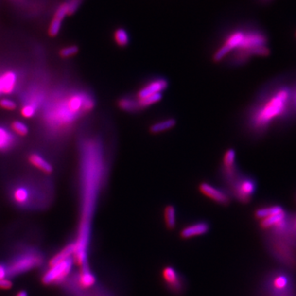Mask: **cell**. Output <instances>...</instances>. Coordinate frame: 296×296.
<instances>
[{
	"mask_svg": "<svg viewBox=\"0 0 296 296\" xmlns=\"http://www.w3.org/2000/svg\"><path fill=\"white\" fill-rule=\"evenodd\" d=\"M295 112L292 87L277 83L265 89L247 113L246 123L250 132L263 134L272 126L287 120Z\"/></svg>",
	"mask_w": 296,
	"mask_h": 296,
	"instance_id": "obj_1",
	"label": "cell"
},
{
	"mask_svg": "<svg viewBox=\"0 0 296 296\" xmlns=\"http://www.w3.org/2000/svg\"><path fill=\"white\" fill-rule=\"evenodd\" d=\"M8 279L25 274L32 270L45 266L46 255L38 244L32 241L19 240L11 245L4 260Z\"/></svg>",
	"mask_w": 296,
	"mask_h": 296,
	"instance_id": "obj_2",
	"label": "cell"
},
{
	"mask_svg": "<svg viewBox=\"0 0 296 296\" xmlns=\"http://www.w3.org/2000/svg\"><path fill=\"white\" fill-rule=\"evenodd\" d=\"M222 179L229 188L231 194L240 203H249L253 195L256 192V180L252 177L243 174L240 170L231 175L225 176V178L222 177Z\"/></svg>",
	"mask_w": 296,
	"mask_h": 296,
	"instance_id": "obj_3",
	"label": "cell"
},
{
	"mask_svg": "<svg viewBox=\"0 0 296 296\" xmlns=\"http://www.w3.org/2000/svg\"><path fill=\"white\" fill-rule=\"evenodd\" d=\"M74 260L72 257L53 267H46L40 276V281L45 286H60L71 274Z\"/></svg>",
	"mask_w": 296,
	"mask_h": 296,
	"instance_id": "obj_4",
	"label": "cell"
},
{
	"mask_svg": "<svg viewBox=\"0 0 296 296\" xmlns=\"http://www.w3.org/2000/svg\"><path fill=\"white\" fill-rule=\"evenodd\" d=\"M168 81L165 78L159 77L153 78L145 83L143 87L139 89L135 96L139 100H141L155 94L162 93L168 87Z\"/></svg>",
	"mask_w": 296,
	"mask_h": 296,
	"instance_id": "obj_5",
	"label": "cell"
},
{
	"mask_svg": "<svg viewBox=\"0 0 296 296\" xmlns=\"http://www.w3.org/2000/svg\"><path fill=\"white\" fill-rule=\"evenodd\" d=\"M199 190L204 196L220 205L226 206L230 203V196L224 190L215 187L212 184L203 182L199 185Z\"/></svg>",
	"mask_w": 296,
	"mask_h": 296,
	"instance_id": "obj_6",
	"label": "cell"
},
{
	"mask_svg": "<svg viewBox=\"0 0 296 296\" xmlns=\"http://www.w3.org/2000/svg\"><path fill=\"white\" fill-rule=\"evenodd\" d=\"M77 249V244L75 240H70L67 244H65L59 250L53 253V255L46 261L45 266L46 267H53L54 265L60 263L65 261L66 259L74 257Z\"/></svg>",
	"mask_w": 296,
	"mask_h": 296,
	"instance_id": "obj_7",
	"label": "cell"
},
{
	"mask_svg": "<svg viewBox=\"0 0 296 296\" xmlns=\"http://www.w3.org/2000/svg\"><path fill=\"white\" fill-rule=\"evenodd\" d=\"M77 115L70 110L66 102H63L60 105L54 108L50 115V121L55 124L64 126L72 123Z\"/></svg>",
	"mask_w": 296,
	"mask_h": 296,
	"instance_id": "obj_8",
	"label": "cell"
},
{
	"mask_svg": "<svg viewBox=\"0 0 296 296\" xmlns=\"http://www.w3.org/2000/svg\"><path fill=\"white\" fill-rule=\"evenodd\" d=\"M163 280L168 286V288L174 293L178 294L184 290L183 279L179 275V272L171 266H167L162 270Z\"/></svg>",
	"mask_w": 296,
	"mask_h": 296,
	"instance_id": "obj_9",
	"label": "cell"
},
{
	"mask_svg": "<svg viewBox=\"0 0 296 296\" xmlns=\"http://www.w3.org/2000/svg\"><path fill=\"white\" fill-rule=\"evenodd\" d=\"M12 200L15 205L18 208L23 209H32L34 208V205L32 203V193L30 192L29 189L24 186H17L14 188L12 191Z\"/></svg>",
	"mask_w": 296,
	"mask_h": 296,
	"instance_id": "obj_10",
	"label": "cell"
},
{
	"mask_svg": "<svg viewBox=\"0 0 296 296\" xmlns=\"http://www.w3.org/2000/svg\"><path fill=\"white\" fill-rule=\"evenodd\" d=\"M210 230V225L206 222H198L184 227L180 231V237L184 240H189L205 235Z\"/></svg>",
	"mask_w": 296,
	"mask_h": 296,
	"instance_id": "obj_11",
	"label": "cell"
},
{
	"mask_svg": "<svg viewBox=\"0 0 296 296\" xmlns=\"http://www.w3.org/2000/svg\"><path fill=\"white\" fill-rule=\"evenodd\" d=\"M286 219V211H283L281 213L261 219L260 220V226L264 229H275L278 230H283L285 228Z\"/></svg>",
	"mask_w": 296,
	"mask_h": 296,
	"instance_id": "obj_12",
	"label": "cell"
},
{
	"mask_svg": "<svg viewBox=\"0 0 296 296\" xmlns=\"http://www.w3.org/2000/svg\"><path fill=\"white\" fill-rule=\"evenodd\" d=\"M118 106L124 112L130 114L141 112L142 110L135 95H126L120 97L118 101Z\"/></svg>",
	"mask_w": 296,
	"mask_h": 296,
	"instance_id": "obj_13",
	"label": "cell"
},
{
	"mask_svg": "<svg viewBox=\"0 0 296 296\" xmlns=\"http://www.w3.org/2000/svg\"><path fill=\"white\" fill-rule=\"evenodd\" d=\"M17 83V76L12 71L0 75V94H10L14 91Z\"/></svg>",
	"mask_w": 296,
	"mask_h": 296,
	"instance_id": "obj_14",
	"label": "cell"
},
{
	"mask_svg": "<svg viewBox=\"0 0 296 296\" xmlns=\"http://www.w3.org/2000/svg\"><path fill=\"white\" fill-rule=\"evenodd\" d=\"M29 161L32 166H35L36 168L39 169L40 171H42L43 172H45L46 174L52 173L53 171V168L51 166V164L45 160L41 156L36 153H32L29 156Z\"/></svg>",
	"mask_w": 296,
	"mask_h": 296,
	"instance_id": "obj_15",
	"label": "cell"
},
{
	"mask_svg": "<svg viewBox=\"0 0 296 296\" xmlns=\"http://www.w3.org/2000/svg\"><path fill=\"white\" fill-rule=\"evenodd\" d=\"M175 125H176V120L173 118H170L167 120H162V121H159V122L153 123L150 126L149 130L152 134H157L165 132V131L169 130V129L174 128Z\"/></svg>",
	"mask_w": 296,
	"mask_h": 296,
	"instance_id": "obj_16",
	"label": "cell"
},
{
	"mask_svg": "<svg viewBox=\"0 0 296 296\" xmlns=\"http://www.w3.org/2000/svg\"><path fill=\"white\" fill-rule=\"evenodd\" d=\"M164 219L167 229H174L176 226V209L173 205L166 206L164 210Z\"/></svg>",
	"mask_w": 296,
	"mask_h": 296,
	"instance_id": "obj_17",
	"label": "cell"
},
{
	"mask_svg": "<svg viewBox=\"0 0 296 296\" xmlns=\"http://www.w3.org/2000/svg\"><path fill=\"white\" fill-rule=\"evenodd\" d=\"M14 135L8 129L0 126V151H5L14 144Z\"/></svg>",
	"mask_w": 296,
	"mask_h": 296,
	"instance_id": "obj_18",
	"label": "cell"
},
{
	"mask_svg": "<svg viewBox=\"0 0 296 296\" xmlns=\"http://www.w3.org/2000/svg\"><path fill=\"white\" fill-rule=\"evenodd\" d=\"M283 211H285L280 206H271V207H267V208H259L255 211V217L259 220H261V219L266 218L267 216L281 213Z\"/></svg>",
	"mask_w": 296,
	"mask_h": 296,
	"instance_id": "obj_19",
	"label": "cell"
},
{
	"mask_svg": "<svg viewBox=\"0 0 296 296\" xmlns=\"http://www.w3.org/2000/svg\"><path fill=\"white\" fill-rule=\"evenodd\" d=\"M114 37H115V42L117 43L118 46H121V47H125L129 43V35H128V32L123 28H119L116 30Z\"/></svg>",
	"mask_w": 296,
	"mask_h": 296,
	"instance_id": "obj_20",
	"label": "cell"
},
{
	"mask_svg": "<svg viewBox=\"0 0 296 296\" xmlns=\"http://www.w3.org/2000/svg\"><path fill=\"white\" fill-rule=\"evenodd\" d=\"M288 285L289 279L286 276L278 275L272 280V286L276 291H284L287 288Z\"/></svg>",
	"mask_w": 296,
	"mask_h": 296,
	"instance_id": "obj_21",
	"label": "cell"
},
{
	"mask_svg": "<svg viewBox=\"0 0 296 296\" xmlns=\"http://www.w3.org/2000/svg\"><path fill=\"white\" fill-rule=\"evenodd\" d=\"M161 99H162V93L155 94V95H152V96H148L146 98L139 100V104H140L141 109L143 110L147 107L151 106L152 104L160 102Z\"/></svg>",
	"mask_w": 296,
	"mask_h": 296,
	"instance_id": "obj_22",
	"label": "cell"
},
{
	"mask_svg": "<svg viewBox=\"0 0 296 296\" xmlns=\"http://www.w3.org/2000/svg\"><path fill=\"white\" fill-rule=\"evenodd\" d=\"M37 102H29L21 108V114L23 117L32 118L35 115L38 108Z\"/></svg>",
	"mask_w": 296,
	"mask_h": 296,
	"instance_id": "obj_23",
	"label": "cell"
},
{
	"mask_svg": "<svg viewBox=\"0 0 296 296\" xmlns=\"http://www.w3.org/2000/svg\"><path fill=\"white\" fill-rule=\"evenodd\" d=\"M235 150L229 149L225 153L223 158V166L229 167L236 164L235 163Z\"/></svg>",
	"mask_w": 296,
	"mask_h": 296,
	"instance_id": "obj_24",
	"label": "cell"
},
{
	"mask_svg": "<svg viewBox=\"0 0 296 296\" xmlns=\"http://www.w3.org/2000/svg\"><path fill=\"white\" fill-rule=\"evenodd\" d=\"M12 128L14 129V132L18 135L21 136H25L28 134V128L24 123H22L21 121H15L12 124Z\"/></svg>",
	"mask_w": 296,
	"mask_h": 296,
	"instance_id": "obj_25",
	"label": "cell"
},
{
	"mask_svg": "<svg viewBox=\"0 0 296 296\" xmlns=\"http://www.w3.org/2000/svg\"><path fill=\"white\" fill-rule=\"evenodd\" d=\"M62 21L58 20L56 18H53V21L51 22L50 28H49V33L51 36L58 35L60 28H61Z\"/></svg>",
	"mask_w": 296,
	"mask_h": 296,
	"instance_id": "obj_26",
	"label": "cell"
},
{
	"mask_svg": "<svg viewBox=\"0 0 296 296\" xmlns=\"http://www.w3.org/2000/svg\"><path fill=\"white\" fill-rule=\"evenodd\" d=\"M67 14H69V6H68V3H64V4L60 6V7L57 9L54 18L60 20V21H63V19L65 17V16H66Z\"/></svg>",
	"mask_w": 296,
	"mask_h": 296,
	"instance_id": "obj_27",
	"label": "cell"
},
{
	"mask_svg": "<svg viewBox=\"0 0 296 296\" xmlns=\"http://www.w3.org/2000/svg\"><path fill=\"white\" fill-rule=\"evenodd\" d=\"M78 48L77 46H72L65 47L60 51V55L63 58H69V57L72 56L76 53H78Z\"/></svg>",
	"mask_w": 296,
	"mask_h": 296,
	"instance_id": "obj_28",
	"label": "cell"
},
{
	"mask_svg": "<svg viewBox=\"0 0 296 296\" xmlns=\"http://www.w3.org/2000/svg\"><path fill=\"white\" fill-rule=\"evenodd\" d=\"M0 106L7 110H14L16 109L17 104L14 101L4 98L0 101Z\"/></svg>",
	"mask_w": 296,
	"mask_h": 296,
	"instance_id": "obj_29",
	"label": "cell"
},
{
	"mask_svg": "<svg viewBox=\"0 0 296 296\" xmlns=\"http://www.w3.org/2000/svg\"><path fill=\"white\" fill-rule=\"evenodd\" d=\"M13 281L10 279H1L0 280V290H9L13 287Z\"/></svg>",
	"mask_w": 296,
	"mask_h": 296,
	"instance_id": "obj_30",
	"label": "cell"
},
{
	"mask_svg": "<svg viewBox=\"0 0 296 296\" xmlns=\"http://www.w3.org/2000/svg\"><path fill=\"white\" fill-rule=\"evenodd\" d=\"M79 0H72V2L70 3H68L69 6V14H72L74 13L75 11L78 9L79 7Z\"/></svg>",
	"mask_w": 296,
	"mask_h": 296,
	"instance_id": "obj_31",
	"label": "cell"
},
{
	"mask_svg": "<svg viewBox=\"0 0 296 296\" xmlns=\"http://www.w3.org/2000/svg\"><path fill=\"white\" fill-rule=\"evenodd\" d=\"M1 279H8L5 265L3 264V262L2 261H0V280Z\"/></svg>",
	"mask_w": 296,
	"mask_h": 296,
	"instance_id": "obj_32",
	"label": "cell"
},
{
	"mask_svg": "<svg viewBox=\"0 0 296 296\" xmlns=\"http://www.w3.org/2000/svg\"><path fill=\"white\" fill-rule=\"evenodd\" d=\"M292 104L295 112H296V85L292 87Z\"/></svg>",
	"mask_w": 296,
	"mask_h": 296,
	"instance_id": "obj_33",
	"label": "cell"
},
{
	"mask_svg": "<svg viewBox=\"0 0 296 296\" xmlns=\"http://www.w3.org/2000/svg\"><path fill=\"white\" fill-rule=\"evenodd\" d=\"M14 296H28V294H27V291L25 290H20L15 294Z\"/></svg>",
	"mask_w": 296,
	"mask_h": 296,
	"instance_id": "obj_34",
	"label": "cell"
},
{
	"mask_svg": "<svg viewBox=\"0 0 296 296\" xmlns=\"http://www.w3.org/2000/svg\"><path fill=\"white\" fill-rule=\"evenodd\" d=\"M293 227H294V230H295V231H296V217H295V219H294Z\"/></svg>",
	"mask_w": 296,
	"mask_h": 296,
	"instance_id": "obj_35",
	"label": "cell"
}]
</instances>
